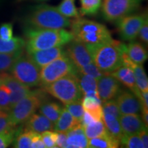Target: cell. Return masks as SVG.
<instances>
[{"label":"cell","mask_w":148,"mask_h":148,"mask_svg":"<svg viewBox=\"0 0 148 148\" xmlns=\"http://www.w3.org/2000/svg\"><path fill=\"white\" fill-rule=\"evenodd\" d=\"M121 89V83L110 73L97 79V93L102 102L115 98Z\"/></svg>","instance_id":"12"},{"label":"cell","mask_w":148,"mask_h":148,"mask_svg":"<svg viewBox=\"0 0 148 148\" xmlns=\"http://www.w3.org/2000/svg\"><path fill=\"white\" fill-rule=\"evenodd\" d=\"M42 89L64 105L81 99L82 96L76 75L73 73L42 86Z\"/></svg>","instance_id":"5"},{"label":"cell","mask_w":148,"mask_h":148,"mask_svg":"<svg viewBox=\"0 0 148 148\" xmlns=\"http://www.w3.org/2000/svg\"><path fill=\"white\" fill-rule=\"evenodd\" d=\"M25 1V0H17V1ZM32 1H37V2H43V1H47L48 0H32Z\"/></svg>","instance_id":"48"},{"label":"cell","mask_w":148,"mask_h":148,"mask_svg":"<svg viewBox=\"0 0 148 148\" xmlns=\"http://www.w3.org/2000/svg\"><path fill=\"white\" fill-rule=\"evenodd\" d=\"M42 140L45 147L53 148L56 147V132H53L51 130H47L40 133Z\"/></svg>","instance_id":"41"},{"label":"cell","mask_w":148,"mask_h":148,"mask_svg":"<svg viewBox=\"0 0 148 148\" xmlns=\"http://www.w3.org/2000/svg\"><path fill=\"white\" fill-rule=\"evenodd\" d=\"M70 28L73 39L87 45L103 43L112 39L110 32L104 25L80 16L71 20Z\"/></svg>","instance_id":"4"},{"label":"cell","mask_w":148,"mask_h":148,"mask_svg":"<svg viewBox=\"0 0 148 148\" xmlns=\"http://www.w3.org/2000/svg\"><path fill=\"white\" fill-rule=\"evenodd\" d=\"M62 106L55 101H43L38 108L39 112L49 119L53 124L58 120L60 116Z\"/></svg>","instance_id":"24"},{"label":"cell","mask_w":148,"mask_h":148,"mask_svg":"<svg viewBox=\"0 0 148 148\" xmlns=\"http://www.w3.org/2000/svg\"><path fill=\"white\" fill-rule=\"evenodd\" d=\"M24 49L14 53H0V73H7L13 65L14 62L22 55H23Z\"/></svg>","instance_id":"29"},{"label":"cell","mask_w":148,"mask_h":148,"mask_svg":"<svg viewBox=\"0 0 148 148\" xmlns=\"http://www.w3.org/2000/svg\"><path fill=\"white\" fill-rule=\"evenodd\" d=\"M0 82L6 85L10 90V108L32 91L28 86L7 73H0Z\"/></svg>","instance_id":"13"},{"label":"cell","mask_w":148,"mask_h":148,"mask_svg":"<svg viewBox=\"0 0 148 148\" xmlns=\"http://www.w3.org/2000/svg\"><path fill=\"white\" fill-rule=\"evenodd\" d=\"M122 132L125 135L137 134L147 127L138 114H121L119 119Z\"/></svg>","instance_id":"16"},{"label":"cell","mask_w":148,"mask_h":148,"mask_svg":"<svg viewBox=\"0 0 148 148\" xmlns=\"http://www.w3.org/2000/svg\"><path fill=\"white\" fill-rule=\"evenodd\" d=\"M56 8L65 17L77 18L79 16V12L75 4V0H62Z\"/></svg>","instance_id":"33"},{"label":"cell","mask_w":148,"mask_h":148,"mask_svg":"<svg viewBox=\"0 0 148 148\" xmlns=\"http://www.w3.org/2000/svg\"><path fill=\"white\" fill-rule=\"evenodd\" d=\"M102 101L98 95H84L82 103L84 110L89 113L95 121H101L103 118Z\"/></svg>","instance_id":"20"},{"label":"cell","mask_w":148,"mask_h":148,"mask_svg":"<svg viewBox=\"0 0 148 148\" xmlns=\"http://www.w3.org/2000/svg\"><path fill=\"white\" fill-rule=\"evenodd\" d=\"M25 49L27 53L64 46L73 39L71 32L65 29H38L25 27Z\"/></svg>","instance_id":"1"},{"label":"cell","mask_w":148,"mask_h":148,"mask_svg":"<svg viewBox=\"0 0 148 148\" xmlns=\"http://www.w3.org/2000/svg\"><path fill=\"white\" fill-rule=\"evenodd\" d=\"M144 43H148V18L145 20L139 29L138 36Z\"/></svg>","instance_id":"43"},{"label":"cell","mask_w":148,"mask_h":148,"mask_svg":"<svg viewBox=\"0 0 148 148\" xmlns=\"http://www.w3.org/2000/svg\"><path fill=\"white\" fill-rule=\"evenodd\" d=\"M13 37V25L11 23H3L0 25V38L10 40Z\"/></svg>","instance_id":"42"},{"label":"cell","mask_w":148,"mask_h":148,"mask_svg":"<svg viewBox=\"0 0 148 148\" xmlns=\"http://www.w3.org/2000/svg\"><path fill=\"white\" fill-rule=\"evenodd\" d=\"M141 141L143 142L144 147H148V133H147V127H145L143 130L137 133Z\"/></svg>","instance_id":"46"},{"label":"cell","mask_w":148,"mask_h":148,"mask_svg":"<svg viewBox=\"0 0 148 148\" xmlns=\"http://www.w3.org/2000/svg\"><path fill=\"white\" fill-rule=\"evenodd\" d=\"M103 103V113H108L112 114L114 117L119 119L121 114L120 112L119 108H118L117 103H116L115 99H112Z\"/></svg>","instance_id":"40"},{"label":"cell","mask_w":148,"mask_h":148,"mask_svg":"<svg viewBox=\"0 0 148 148\" xmlns=\"http://www.w3.org/2000/svg\"><path fill=\"white\" fill-rule=\"evenodd\" d=\"M24 123L25 128L40 134L45 131L51 130L54 127L50 120L40 113H34Z\"/></svg>","instance_id":"19"},{"label":"cell","mask_w":148,"mask_h":148,"mask_svg":"<svg viewBox=\"0 0 148 148\" xmlns=\"http://www.w3.org/2000/svg\"><path fill=\"white\" fill-rule=\"evenodd\" d=\"M71 20L62 15L56 7L41 3L30 9L23 18L25 27L38 29H65Z\"/></svg>","instance_id":"2"},{"label":"cell","mask_w":148,"mask_h":148,"mask_svg":"<svg viewBox=\"0 0 148 148\" xmlns=\"http://www.w3.org/2000/svg\"><path fill=\"white\" fill-rule=\"evenodd\" d=\"M147 18V13H132L116 21L115 23L122 40L132 41L136 39L140 28Z\"/></svg>","instance_id":"10"},{"label":"cell","mask_w":148,"mask_h":148,"mask_svg":"<svg viewBox=\"0 0 148 148\" xmlns=\"http://www.w3.org/2000/svg\"><path fill=\"white\" fill-rule=\"evenodd\" d=\"M79 88L84 95H98L97 86V80L94 77L79 72L77 69L75 73ZM99 96V95H98Z\"/></svg>","instance_id":"22"},{"label":"cell","mask_w":148,"mask_h":148,"mask_svg":"<svg viewBox=\"0 0 148 148\" xmlns=\"http://www.w3.org/2000/svg\"><path fill=\"white\" fill-rule=\"evenodd\" d=\"M119 143L122 147L127 148H145L143 142L137 134H123L119 140Z\"/></svg>","instance_id":"34"},{"label":"cell","mask_w":148,"mask_h":148,"mask_svg":"<svg viewBox=\"0 0 148 148\" xmlns=\"http://www.w3.org/2000/svg\"><path fill=\"white\" fill-rule=\"evenodd\" d=\"M77 68L66 55L56 59L40 69V85L45 86L66 75L75 74Z\"/></svg>","instance_id":"8"},{"label":"cell","mask_w":148,"mask_h":148,"mask_svg":"<svg viewBox=\"0 0 148 148\" xmlns=\"http://www.w3.org/2000/svg\"><path fill=\"white\" fill-rule=\"evenodd\" d=\"M102 121L109 134L120 140L123 134L122 132L119 119L114 117L112 114L103 113Z\"/></svg>","instance_id":"27"},{"label":"cell","mask_w":148,"mask_h":148,"mask_svg":"<svg viewBox=\"0 0 148 148\" xmlns=\"http://www.w3.org/2000/svg\"><path fill=\"white\" fill-rule=\"evenodd\" d=\"M40 69L27 56L22 55L9 71L12 77L23 84L34 87L40 85Z\"/></svg>","instance_id":"7"},{"label":"cell","mask_w":148,"mask_h":148,"mask_svg":"<svg viewBox=\"0 0 148 148\" xmlns=\"http://www.w3.org/2000/svg\"><path fill=\"white\" fill-rule=\"evenodd\" d=\"M77 69L80 73L90 75V76L95 78L97 80L105 74L93 63V62L86 64V65L84 66L82 68H79V69Z\"/></svg>","instance_id":"37"},{"label":"cell","mask_w":148,"mask_h":148,"mask_svg":"<svg viewBox=\"0 0 148 148\" xmlns=\"http://www.w3.org/2000/svg\"><path fill=\"white\" fill-rule=\"evenodd\" d=\"M132 69L134 72L137 88L142 92H148V78L143 64L135 63Z\"/></svg>","instance_id":"31"},{"label":"cell","mask_w":148,"mask_h":148,"mask_svg":"<svg viewBox=\"0 0 148 148\" xmlns=\"http://www.w3.org/2000/svg\"><path fill=\"white\" fill-rule=\"evenodd\" d=\"M120 145L119 140L109 133L88 140V147L90 148H116Z\"/></svg>","instance_id":"25"},{"label":"cell","mask_w":148,"mask_h":148,"mask_svg":"<svg viewBox=\"0 0 148 148\" xmlns=\"http://www.w3.org/2000/svg\"><path fill=\"white\" fill-rule=\"evenodd\" d=\"M15 127L11 121L9 111L0 110V133L6 132Z\"/></svg>","instance_id":"39"},{"label":"cell","mask_w":148,"mask_h":148,"mask_svg":"<svg viewBox=\"0 0 148 148\" xmlns=\"http://www.w3.org/2000/svg\"><path fill=\"white\" fill-rule=\"evenodd\" d=\"M82 127L88 140L103 136L108 133L106 127L102 120L93 121Z\"/></svg>","instance_id":"30"},{"label":"cell","mask_w":148,"mask_h":148,"mask_svg":"<svg viewBox=\"0 0 148 148\" xmlns=\"http://www.w3.org/2000/svg\"><path fill=\"white\" fill-rule=\"evenodd\" d=\"M142 0H102L101 12L107 21L116 22L138 9Z\"/></svg>","instance_id":"9"},{"label":"cell","mask_w":148,"mask_h":148,"mask_svg":"<svg viewBox=\"0 0 148 148\" xmlns=\"http://www.w3.org/2000/svg\"><path fill=\"white\" fill-rule=\"evenodd\" d=\"M118 81L130 89L136 97H138L140 90L136 86L133 70L125 66H121L110 73Z\"/></svg>","instance_id":"17"},{"label":"cell","mask_w":148,"mask_h":148,"mask_svg":"<svg viewBox=\"0 0 148 148\" xmlns=\"http://www.w3.org/2000/svg\"><path fill=\"white\" fill-rule=\"evenodd\" d=\"M65 108L71 114V115L75 118V120L78 123H81L83 114L84 112L81 99L68 103V104H65Z\"/></svg>","instance_id":"35"},{"label":"cell","mask_w":148,"mask_h":148,"mask_svg":"<svg viewBox=\"0 0 148 148\" xmlns=\"http://www.w3.org/2000/svg\"><path fill=\"white\" fill-rule=\"evenodd\" d=\"M140 112H141V116H140V117H141L142 120H143L144 124H145V126L147 127V126H148V110L147 109L142 108Z\"/></svg>","instance_id":"47"},{"label":"cell","mask_w":148,"mask_h":148,"mask_svg":"<svg viewBox=\"0 0 148 148\" xmlns=\"http://www.w3.org/2000/svg\"><path fill=\"white\" fill-rule=\"evenodd\" d=\"M10 109V90L6 85L0 82V110Z\"/></svg>","instance_id":"36"},{"label":"cell","mask_w":148,"mask_h":148,"mask_svg":"<svg viewBox=\"0 0 148 148\" xmlns=\"http://www.w3.org/2000/svg\"><path fill=\"white\" fill-rule=\"evenodd\" d=\"M3 1H4V0H0V5L2 4V3H3Z\"/></svg>","instance_id":"49"},{"label":"cell","mask_w":148,"mask_h":148,"mask_svg":"<svg viewBox=\"0 0 148 148\" xmlns=\"http://www.w3.org/2000/svg\"><path fill=\"white\" fill-rule=\"evenodd\" d=\"M25 40L21 37H12L10 40L0 38V53H14L25 49Z\"/></svg>","instance_id":"26"},{"label":"cell","mask_w":148,"mask_h":148,"mask_svg":"<svg viewBox=\"0 0 148 148\" xmlns=\"http://www.w3.org/2000/svg\"><path fill=\"white\" fill-rule=\"evenodd\" d=\"M66 54L75 64L77 69L92 62V57L87 45L84 42L73 39L66 44Z\"/></svg>","instance_id":"11"},{"label":"cell","mask_w":148,"mask_h":148,"mask_svg":"<svg viewBox=\"0 0 148 148\" xmlns=\"http://www.w3.org/2000/svg\"><path fill=\"white\" fill-rule=\"evenodd\" d=\"M47 99V92L42 88L32 90L30 93L15 103L9 110L12 123L16 126L25 123Z\"/></svg>","instance_id":"6"},{"label":"cell","mask_w":148,"mask_h":148,"mask_svg":"<svg viewBox=\"0 0 148 148\" xmlns=\"http://www.w3.org/2000/svg\"><path fill=\"white\" fill-rule=\"evenodd\" d=\"M115 98L121 114H138L141 111L139 99L132 91L121 89Z\"/></svg>","instance_id":"14"},{"label":"cell","mask_w":148,"mask_h":148,"mask_svg":"<svg viewBox=\"0 0 148 148\" xmlns=\"http://www.w3.org/2000/svg\"><path fill=\"white\" fill-rule=\"evenodd\" d=\"M60 47H54L42 50L34 51L27 53V56L35 64L40 68L50 63L56 59L60 58L62 56L66 55L64 48Z\"/></svg>","instance_id":"15"},{"label":"cell","mask_w":148,"mask_h":148,"mask_svg":"<svg viewBox=\"0 0 148 148\" xmlns=\"http://www.w3.org/2000/svg\"><path fill=\"white\" fill-rule=\"evenodd\" d=\"M67 148H86L88 147V140L84 134L81 123H78L73 128L66 132Z\"/></svg>","instance_id":"18"},{"label":"cell","mask_w":148,"mask_h":148,"mask_svg":"<svg viewBox=\"0 0 148 148\" xmlns=\"http://www.w3.org/2000/svg\"><path fill=\"white\" fill-rule=\"evenodd\" d=\"M18 129L15 127L6 132L0 133V148L8 147L12 143L18 132Z\"/></svg>","instance_id":"38"},{"label":"cell","mask_w":148,"mask_h":148,"mask_svg":"<svg viewBox=\"0 0 148 148\" xmlns=\"http://www.w3.org/2000/svg\"><path fill=\"white\" fill-rule=\"evenodd\" d=\"M80 10L79 14L82 16H93L100 10L102 0H79Z\"/></svg>","instance_id":"32"},{"label":"cell","mask_w":148,"mask_h":148,"mask_svg":"<svg viewBox=\"0 0 148 148\" xmlns=\"http://www.w3.org/2000/svg\"><path fill=\"white\" fill-rule=\"evenodd\" d=\"M31 147L32 148H45V146L42 142L41 136H40V133L35 132L33 136L32 144H31Z\"/></svg>","instance_id":"45"},{"label":"cell","mask_w":148,"mask_h":148,"mask_svg":"<svg viewBox=\"0 0 148 148\" xmlns=\"http://www.w3.org/2000/svg\"><path fill=\"white\" fill-rule=\"evenodd\" d=\"M78 123H78L64 107L62 108L60 116L55 123L53 130L56 132H66Z\"/></svg>","instance_id":"23"},{"label":"cell","mask_w":148,"mask_h":148,"mask_svg":"<svg viewBox=\"0 0 148 148\" xmlns=\"http://www.w3.org/2000/svg\"><path fill=\"white\" fill-rule=\"evenodd\" d=\"M35 132L28 130L25 127L18 129V132L12 142L13 147L16 148H29L31 147L33 136Z\"/></svg>","instance_id":"28"},{"label":"cell","mask_w":148,"mask_h":148,"mask_svg":"<svg viewBox=\"0 0 148 148\" xmlns=\"http://www.w3.org/2000/svg\"><path fill=\"white\" fill-rule=\"evenodd\" d=\"M66 132H56V147L64 148L66 147Z\"/></svg>","instance_id":"44"},{"label":"cell","mask_w":148,"mask_h":148,"mask_svg":"<svg viewBox=\"0 0 148 148\" xmlns=\"http://www.w3.org/2000/svg\"><path fill=\"white\" fill-rule=\"evenodd\" d=\"M125 51L132 62L138 64H143L147 60V52L140 42L130 41L125 45Z\"/></svg>","instance_id":"21"},{"label":"cell","mask_w":148,"mask_h":148,"mask_svg":"<svg viewBox=\"0 0 148 148\" xmlns=\"http://www.w3.org/2000/svg\"><path fill=\"white\" fill-rule=\"evenodd\" d=\"M125 44L115 40L87 45L93 63L104 73H110L122 66Z\"/></svg>","instance_id":"3"}]
</instances>
